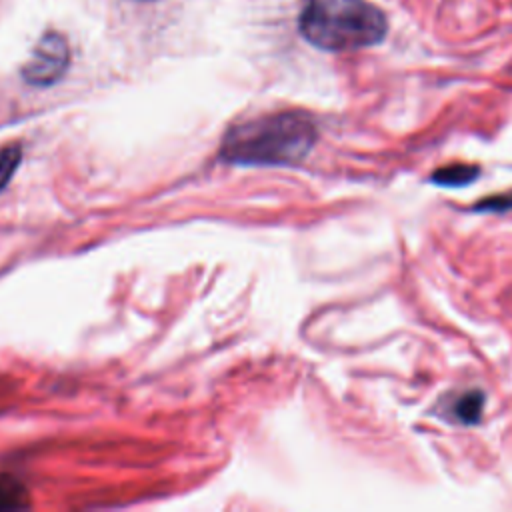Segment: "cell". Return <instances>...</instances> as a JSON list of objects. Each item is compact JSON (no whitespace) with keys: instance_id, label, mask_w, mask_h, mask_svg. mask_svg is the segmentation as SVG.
<instances>
[{"instance_id":"obj_3","label":"cell","mask_w":512,"mask_h":512,"mask_svg":"<svg viewBox=\"0 0 512 512\" xmlns=\"http://www.w3.org/2000/svg\"><path fill=\"white\" fill-rule=\"evenodd\" d=\"M68 60H70V50H68L66 38L56 32H48L40 38L28 64L24 66V78L30 84H40V86L52 84L64 74Z\"/></svg>"},{"instance_id":"obj_1","label":"cell","mask_w":512,"mask_h":512,"mask_svg":"<svg viewBox=\"0 0 512 512\" xmlns=\"http://www.w3.org/2000/svg\"><path fill=\"white\" fill-rule=\"evenodd\" d=\"M316 140L314 122L300 112H280L232 128L222 154L240 164H290L304 158Z\"/></svg>"},{"instance_id":"obj_4","label":"cell","mask_w":512,"mask_h":512,"mask_svg":"<svg viewBox=\"0 0 512 512\" xmlns=\"http://www.w3.org/2000/svg\"><path fill=\"white\" fill-rule=\"evenodd\" d=\"M484 392L482 390H464L456 396H450L446 404V410H444V416L450 420V422H456V424H464V426H472L476 424L480 418H482V412H484Z\"/></svg>"},{"instance_id":"obj_7","label":"cell","mask_w":512,"mask_h":512,"mask_svg":"<svg viewBox=\"0 0 512 512\" xmlns=\"http://www.w3.org/2000/svg\"><path fill=\"white\" fill-rule=\"evenodd\" d=\"M474 210L480 212H504V210H512V194H500V196H490L484 202L476 204Z\"/></svg>"},{"instance_id":"obj_5","label":"cell","mask_w":512,"mask_h":512,"mask_svg":"<svg viewBox=\"0 0 512 512\" xmlns=\"http://www.w3.org/2000/svg\"><path fill=\"white\" fill-rule=\"evenodd\" d=\"M480 168L474 164H448L432 172L430 180L444 188H460L478 178Z\"/></svg>"},{"instance_id":"obj_2","label":"cell","mask_w":512,"mask_h":512,"mask_svg":"<svg viewBox=\"0 0 512 512\" xmlns=\"http://www.w3.org/2000/svg\"><path fill=\"white\" fill-rule=\"evenodd\" d=\"M298 28L312 46L346 52L378 44L386 34V18L366 0H308Z\"/></svg>"},{"instance_id":"obj_6","label":"cell","mask_w":512,"mask_h":512,"mask_svg":"<svg viewBox=\"0 0 512 512\" xmlns=\"http://www.w3.org/2000/svg\"><path fill=\"white\" fill-rule=\"evenodd\" d=\"M22 158L20 146H4L0 148V190L10 182Z\"/></svg>"}]
</instances>
